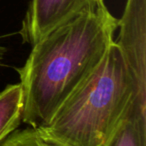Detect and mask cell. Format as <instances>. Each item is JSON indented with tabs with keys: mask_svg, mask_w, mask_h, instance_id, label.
<instances>
[{
	"mask_svg": "<svg viewBox=\"0 0 146 146\" xmlns=\"http://www.w3.org/2000/svg\"><path fill=\"white\" fill-rule=\"evenodd\" d=\"M117 20L100 0L32 45L17 69L23 91L22 122L38 128L50 119L100 64L114 42Z\"/></svg>",
	"mask_w": 146,
	"mask_h": 146,
	"instance_id": "1",
	"label": "cell"
},
{
	"mask_svg": "<svg viewBox=\"0 0 146 146\" xmlns=\"http://www.w3.org/2000/svg\"><path fill=\"white\" fill-rule=\"evenodd\" d=\"M114 39L134 82L137 98L146 105V0H126Z\"/></svg>",
	"mask_w": 146,
	"mask_h": 146,
	"instance_id": "3",
	"label": "cell"
},
{
	"mask_svg": "<svg viewBox=\"0 0 146 146\" xmlns=\"http://www.w3.org/2000/svg\"><path fill=\"white\" fill-rule=\"evenodd\" d=\"M6 52H7L6 47L0 43V67L4 64V60H5V56H6Z\"/></svg>",
	"mask_w": 146,
	"mask_h": 146,
	"instance_id": "8",
	"label": "cell"
},
{
	"mask_svg": "<svg viewBox=\"0 0 146 146\" xmlns=\"http://www.w3.org/2000/svg\"><path fill=\"white\" fill-rule=\"evenodd\" d=\"M100 0H30L20 29L23 42L32 46L51 30Z\"/></svg>",
	"mask_w": 146,
	"mask_h": 146,
	"instance_id": "4",
	"label": "cell"
},
{
	"mask_svg": "<svg viewBox=\"0 0 146 146\" xmlns=\"http://www.w3.org/2000/svg\"><path fill=\"white\" fill-rule=\"evenodd\" d=\"M0 146H55L41 136L38 129L32 126L15 130L9 134Z\"/></svg>",
	"mask_w": 146,
	"mask_h": 146,
	"instance_id": "7",
	"label": "cell"
},
{
	"mask_svg": "<svg viewBox=\"0 0 146 146\" xmlns=\"http://www.w3.org/2000/svg\"><path fill=\"white\" fill-rule=\"evenodd\" d=\"M133 98L135 85L113 42L97 68L37 129L55 146H104Z\"/></svg>",
	"mask_w": 146,
	"mask_h": 146,
	"instance_id": "2",
	"label": "cell"
},
{
	"mask_svg": "<svg viewBox=\"0 0 146 146\" xmlns=\"http://www.w3.org/2000/svg\"><path fill=\"white\" fill-rule=\"evenodd\" d=\"M23 91L20 83L7 85L0 92V142L22 122Z\"/></svg>",
	"mask_w": 146,
	"mask_h": 146,
	"instance_id": "6",
	"label": "cell"
},
{
	"mask_svg": "<svg viewBox=\"0 0 146 146\" xmlns=\"http://www.w3.org/2000/svg\"><path fill=\"white\" fill-rule=\"evenodd\" d=\"M104 146H146V105L133 98L127 113Z\"/></svg>",
	"mask_w": 146,
	"mask_h": 146,
	"instance_id": "5",
	"label": "cell"
}]
</instances>
